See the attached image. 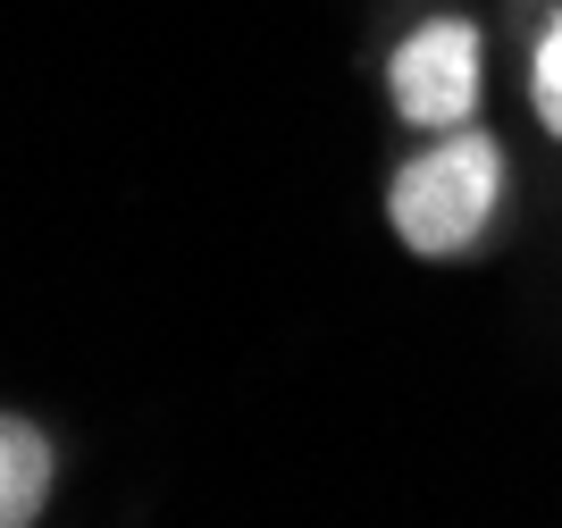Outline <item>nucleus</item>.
<instances>
[{
	"instance_id": "obj_1",
	"label": "nucleus",
	"mask_w": 562,
	"mask_h": 528,
	"mask_svg": "<svg viewBox=\"0 0 562 528\" xmlns=\"http://www.w3.org/2000/svg\"><path fill=\"white\" fill-rule=\"evenodd\" d=\"M513 193V160L487 126H453V135H420V151H403L386 177V227L412 260H462L487 244Z\"/></svg>"
},
{
	"instance_id": "obj_2",
	"label": "nucleus",
	"mask_w": 562,
	"mask_h": 528,
	"mask_svg": "<svg viewBox=\"0 0 562 528\" xmlns=\"http://www.w3.org/2000/svg\"><path fill=\"white\" fill-rule=\"evenodd\" d=\"M479 92H487V34L462 9H437L386 50V101L412 135H453L479 126Z\"/></svg>"
},
{
	"instance_id": "obj_3",
	"label": "nucleus",
	"mask_w": 562,
	"mask_h": 528,
	"mask_svg": "<svg viewBox=\"0 0 562 528\" xmlns=\"http://www.w3.org/2000/svg\"><path fill=\"white\" fill-rule=\"evenodd\" d=\"M50 495H59V445L43 419L0 412V528H43Z\"/></svg>"
},
{
	"instance_id": "obj_4",
	"label": "nucleus",
	"mask_w": 562,
	"mask_h": 528,
	"mask_svg": "<svg viewBox=\"0 0 562 528\" xmlns=\"http://www.w3.org/2000/svg\"><path fill=\"white\" fill-rule=\"evenodd\" d=\"M529 110H538V126L562 143V9L546 18L538 50H529Z\"/></svg>"
}]
</instances>
